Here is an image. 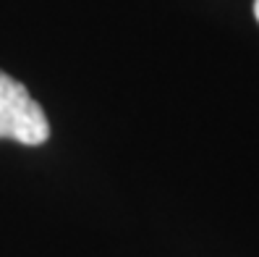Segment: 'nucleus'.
<instances>
[{"mask_svg": "<svg viewBox=\"0 0 259 257\" xmlns=\"http://www.w3.org/2000/svg\"><path fill=\"white\" fill-rule=\"evenodd\" d=\"M0 139L37 147L50 139V121L29 89L0 71Z\"/></svg>", "mask_w": 259, "mask_h": 257, "instance_id": "f257e3e1", "label": "nucleus"}, {"mask_svg": "<svg viewBox=\"0 0 259 257\" xmlns=\"http://www.w3.org/2000/svg\"><path fill=\"white\" fill-rule=\"evenodd\" d=\"M254 16H256V21H259V0H254Z\"/></svg>", "mask_w": 259, "mask_h": 257, "instance_id": "f03ea898", "label": "nucleus"}]
</instances>
